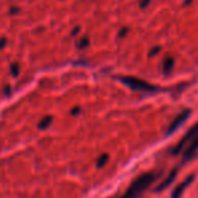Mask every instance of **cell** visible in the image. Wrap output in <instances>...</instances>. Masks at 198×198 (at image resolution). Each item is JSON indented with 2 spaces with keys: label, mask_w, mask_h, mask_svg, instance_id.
Returning a JSON list of instances; mask_svg holds the SVG:
<instances>
[{
  "label": "cell",
  "mask_w": 198,
  "mask_h": 198,
  "mask_svg": "<svg viewBox=\"0 0 198 198\" xmlns=\"http://www.w3.org/2000/svg\"><path fill=\"white\" fill-rule=\"evenodd\" d=\"M50 122H52V117H50V115H48V117H45L42 121L39 122L38 128H39V129H46V128L50 125Z\"/></svg>",
  "instance_id": "obj_9"
},
{
  "label": "cell",
  "mask_w": 198,
  "mask_h": 198,
  "mask_svg": "<svg viewBox=\"0 0 198 198\" xmlns=\"http://www.w3.org/2000/svg\"><path fill=\"white\" fill-rule=\"evenodd\" d=\"M197 152H198V137L194 138L193 141H191L185 149H183V156H185V159L187 160V159L193 158Z\"/></svg>",
  "instance_id": "obj_6"
},
{
  "label": "cell",
  "mask_w": 198,
  "mask_h": 198,
  "mask_svg": "<svg viewBox=\"0 0 198 198\" xmlns=\"http://www.w3.org/2000/svg\"><path fill=\"white\" fill-rule=\"evenodd\" d=\"M11 72H12L14 76H16V75L19 73V69H18V65H16V64H12V67H11Z\"/></svg>",
  "instance_id": "obj_12"
},
{
  "label": "cell",
  "mask_w": 198,
  "mask_h": 198,
  "mask_svg": "<svg viewBox=\"0 0 198 198\" xmlns=\"http://www.w3.org/2000/svg\"><path fill=\"white\" fill-rule=\"evenodd\" d=\"M189 115H190V110H185V111H182L180 114L176 117L175 119H174L172 122H171V125H170V128L167 129V136L168 135H171L172 132H175L176 129L180 126V125L183 124V122L186 121V119L189 118Z\"/></svg>",
  "instance_id": "obj_4"
},
{
  "label": "cell",
  "mask_w": 198,
  "mask_h": 198,
  "mask_svg": "<svg viewBox=\"0 0 198 198\" xmlns=\"http://www.w3.org/2000/svg\"><path fill=\"white\" fill-rule=\"evenodd\" d=\"M175 175H176V170H174V171H172V172H171V174H170V175H168V178H167V179H166V180H164V182H163V183H162V185H160V186H159V187H158V190H159V191H160V190H164V189H166V187H167V186H168V185H170V183H171V182H172V180H174V178H175Z\"/></svg>",
  "instance_id": "obj_7"
},
{
  "label": "cell",
  "mask_w": 198,
  "mask_h": 198,
  "mask_svg": "<svg viewBox=\"0 0 198 198\" xmlns=\"http://www.w3.org/2000/svg\"><path fill=\"white\" fill-rule=\"evenodd\" d=\"M193 179H194V176H193V175H190L189 178H186L185 180H183L182 183H179V185L176 186V189H174L172 194H171V198H180V196L183 194V191L186 190V187L191 185Z\"/></svg>",
  "instance_id": "obj_5"
},
{
  "label": "cell",
  "mask_w": 198,
  "mask_h": 198,
  "mask_svg": "<svg viewBox=\"0 0 198 198\" xmlns=\"http://www.w3.org/2000/svg\"><path fill=\"white\" fill-rule=\"evenodd\" d=\"M72 114H79V109H77V107H76V109H73V110H72Z\"/></svg>",
  "instance_id": "obj_17"
},
{
  "label": "cell",
  "mask_w": 198,
  "mask_h": 198,
  "mask_svg": "<svg viewBox=\"0 0 198 198\" xmlns=\"http://www.w3.org/2000/svg\"><path fill=\"white\" fill-rule=\"evenodd\" d=\"M172 64H174L172 59H167V60L164 61V64H163V68H164V72H166V73L171 71V68H172Z\"/></svg>",
  "instance_id": "obj_10"
},
{
  "label": "cell",
  "mask_w": 198,
  "mask_h": 198,
  "mask_svg": "<svg viewBox=\"0 0 198 198\" xmlns=\"http://www.w3.org/2000/svg\"><path fill=\"white\" fill-rule=\"evenodd\" d=\"M77 31H79V27H76V29H75V30H73V31H72V34H73V36H75V34H76V33H77Z\"/></svg>",
  "instance_id": "obj_18"
},
{
  "label": "cell",
  "mask_w": 198,
  "mask_h": 198,
  "mask_svg": "<svg viewBox=\"0 0 198 198\" xmlns=\"http://www.w3.org/2000/svg\"><path fill=\"white\" fill-rule=\"evenodd\" d=\"M4 43H5V38H2V39H0V49L4 46Z\"/></svg>",
  "instance_id": "obj_14"
},
{
  "label": "cell",
  "mask_w": 198,
  "mask_h": 198,
  "mask_svg": "<svg viewBox=\"0 0 198 198\" xmlns=\"http://www.w3.org/2000/svg\"><path fill=\"white\" fill-rule=\"evenodd\" d=\"M107 160H109V155H106V153L101 155V156H99V159H98V162H97V167L98 168L103 167V166L107 163Z\"/></svg>",
  "instance_id": "obj_8"
},
{
  "label": "cell",
  "mask_w": 198,
  "mask_h": 198,
  "mask_svg": "<svg viewBox=\"0 0 198 198\" xmlns=\"http://www.w3.org/2000/svg\"><path fill=\"white\" fill-rule=\"evenodd\" d=\"M197 137H198V122L194 125V126H191L190 129L187 130V133L180 138V141L176 144V147L174 148L172 153H178V152H180V151H183L194 138H197Z\"/></svg>",
  "instance_id": "obj_3"
},
{
  "label": "cell",
  "mask_w": 198,
  "mask_h": 198,
  "mask_svg": "<svg viewBox=\"0 0 198 198\" xmlns=\"http://www.w3.org/2000/svg\"><path fill=\"white\" fill-rule=\"evenodd\" d=\"M149 2L151 0H141V2H140V8H145L148 4H149Z\"/></svg>",
  "instance_id": "obj_13"
},
{
  "label": "cell",
  "mask_w": 198,
  "mask_h": 198,
  "mask_svg": "<svg viewBox=\"0 0 198 198\" xmlns=\"http://www.w3.org/2000/svg\"><path fill=\"white\" fill-rule=\"evenodd\" d=\"M158 52H159V48H156V49H153V50L152 52H151V56H153V54H155V53H158Z\"/></svg>",
  "instance_id": "obj_15"
},
{
  "label": "cell",
  "mask_w": 198,
  "mask_h": 198,
  "mask_svg": "<svg viewBox=\"0 0 198 198\" xmlns=\"http://www.w3.org/2000/svg\"><path fill=\"white\" fill-rule=\"evenodd\" d=\"M15 12H18V8H16V7H12V8H11V14H15Z\"/></svg>",
  "instance_id": "obj_16"
},
{
  "label": "cell",
  "mask_w": 198,
  "mask_h": 198,
  "mask_svg": "<svg viewBox=\"0 0 198 198\" xmlns=\"http://www.w3.org/2000/svg\"><path fill=\"white\" fill-rule=\"evenodd\" d=\"M77 46H79L80 49H83V48H86V46H88V38H81Z\"/></svg>",
  "instance_id": "obj_11"
},
{
  "label": "cell",
  "mask_w": 198,
  "mask_h": 198,
  "mask_svg": "<svg viewBox=\"0 0 198 198\" xmlns=\"http://www.w3.org/2000/svg\"><path fill=\"white\" fill-rule=\"evenodd\" d=\"M119 80L124 84H126L128 87H130L132 90H136V91H148V92L158 91V88H156L155 86H152V84L147 83V81H144L141 79H137V77L122 76V77H119Z\"/></svg>",
  "instance_id": "obj_2"
},
{
  "label": "cell",
  "mask_w": 198,
  "mask_h": 198,
  "mask_svg": "<svg viewBox=\"0 0 198 198\" xmlns=\"http://www.w3.org/2000/svg\"><path fill=\"white\" fill-rule=\"evenodd\" d=\"M155 179H156V175L152 172L142 174V175H140L138 178L129 186V189L124 193V196L119 197V198H138L148 187H149L151 183H152Z\"/></svg>",
  "instance_id": "obj_1"
}]
</instances>
